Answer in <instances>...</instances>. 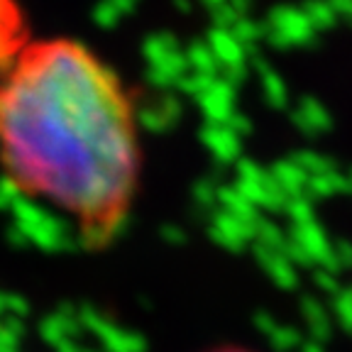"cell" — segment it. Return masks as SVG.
<instances>
[{"instance_id":"obj_1","label":"cell","mask_w":352,"mask_h":352,"mask_svg":"<svg viewBox=\"0 0 352 352\" xmlns=\"http://www.w3.org/2000/svg\"><path fill=\"white\" fill-rule=\"evenodd\" d=\"M138 100L122 74L69 34L30 39L0 69V182L83 248L125 232L142 191Z\"/></svg>"},{"instance_id":"obj_2","label":"cell","mask_w":352,"mask_h":352,"mask_svg":"<svg viewBox=\"0 0 352 352\" xmlns=\"http://www.w3.org/2000/svg\"><path fill=\"white\" fill-rule=\"evenodd\" d=\"M218 352H248V350H218Z\"/></svg>"}]
</instances>
